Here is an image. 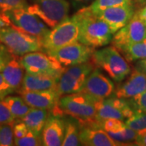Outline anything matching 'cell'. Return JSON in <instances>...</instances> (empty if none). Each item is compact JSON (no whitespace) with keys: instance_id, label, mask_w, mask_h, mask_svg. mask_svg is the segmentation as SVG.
I'll return each mask as SVG.
<instances>
[{"instance_id":"cell-1","label":"cell","mask_w":146,"mask_h":146,"mask_svg":"<svg viewBox=\"0 0 146 146\" xmlns=\"http://www.w3.org/2000/svg\"><path fill=\"white\" fill-rule=\"evenodd\" d=\"M76 14L80 23L79 42L94 49L111 42L114 34L109 25L94 15L88 6L80 8Z\"/></svg>"},{"instance_id":"cell-2","label":"cell","mask_w":146,"mask_h":146,"mask_svg":"<svg viewBox=\"0 0 146 146\" xmlns=\"http://www.w3.org/2000/svg\"><path fill=\"white\" fill-rule=\"evenodd\" d=\"M51 114L72 117L80 125L98 124L96 120L95 102L81 92L61 96Z\"/></svg>"},{"instance_id":"cell-3","label":"cell","mask_w":146,"mask_h":146,"mask_svg":"<svg viewBox=\"0 0 146 146\" xmlns=\"http://www.w3.org/2000/svg\"><path fill=\"white\" fill-rule=\"evenodd\" d=\"M90 60L116 82H122L131 72L130 65L114 46L94 50Z\"/></svg>"},{"instance_id":"cell-4","label":"cell","mask_w":146,"mask_h":146,"mask_svg":"<svg viewBox=\"0 0 146 146\" xmlns=\"http://www.w3.org/2000/svg\"><path fill=\"white\" fill-rule=\"evenodd\" d=\"M0 42L12 54L20 57L28 53L43 50L40 37L23 32L12 25L0 29Z\"/></svg>"},{"instance_id":"cell-5","label":"cell","mask_w":146,"mask_h":146,"mask_svg":"<svg viewBox=\"0 0 146 146\" xmlns=\"http://www.w3.org/2000/svg\"><path fill=\"white\" fill-rule=\"evenodd\" d=\"M80 23L76 14L68 16L57 25L51 28L42 39L46 52L79 41Z\"/></svg>"},{"instance_id":"cell-6","label":"cell","mask_w":146,"mask_h":146,"mask_svg":"<svg viewBox=\"0 0 146 146\" xmlns=\"http://www.w3.org/2000/svg\"><path fill=\"white\" fill-rule=\"evenodd\" d=\"M28 10L37 16L49 28H54L67 18L70 11L68 0H31Z\"/></svg>"},{"instance_id":"cell-7","label":"cell","mask_w":146,"mask_h":146,"mask_svg":"<svg viewBox=\"0 0 146 146\" xmlns=\"http://www.w3.org/2000/svg\"><path fill=\"white\" fill-rule=\"evenodd\" d=\"M94 67L91 60L86 63L66 67L58 80L56 91L58 96L61 97L66 94L80 92L86 79Z\"/></svg>"},{"instance_id":"cell-8","label":"cell","mask_w":146,"mask_h":146,"mask_svg":"<svg viewBox=\"0 0 146 146\" xmlns=\"http://www.w3.org/2000/svg\"><path fill=\"white\" fill-rule=\"evenodd\" d=\"M26 72L36 75L50 76L58 79L65 67L48 53L34 51L20 57Z\"/></svg>"},{"instance_id":"cell-9","label":"cell","mask_w":146,"mask_h":146,"mask_svg":"<svg viewBox=\"0 0 146 146\" xmlns=\"http://www.w3.org/2000/svg\"><path fill=\"white\" fill-rule=\"evenodd\" d=\"M12 25L23 32L41 39L50 30V28L43 21L28 8H21L5 12Z\"/></svg>"},{"instance_id":"cell-10","label":"cell","mask_w":146,"mask_h":146,"mask_svg":"<svg viewBox=\"0 0 146 146\" xmlns=\"http://www.w3.org/2000/svg\"><path fill=\"white\" fill-rule=\"evenodd\" d=\"M115 91L114 82L108 78L100 68L94 67L86 79L80 92L94 102H98L111 97L115 94Z\"/></svg>"},{"instance_id":"cell-11","label":"cell","mask_w":146,"mask_h":146,"mask_svg":"<svg viewBox=\"0 0 146 146\" xmlns=\"http://www.w3.org/2000/svg\"><path fill=\"white\" fill-rule=\"evenodd\" d=\"M94 51V48L78 41L46 53L66 68L88 62L91 59Z\"/></svg>"},{"instance_id":"cell-12","label":"cell","mask_w":146,"mask_h":146,"mask_svg":"<svg viewBox=\"0 0 146 146\" xmlns=\"http://www.w3.org/2000/svg\"><path fill=\"white\" fill-rule=\"evenodd\" d=\"M96 120L106 119H119L126 120L134 114L129 102L119 98H107L95 102Z\"/></svg>"},{"instance_id":"cell-13","label":"cell","mask_w":146,"mask_h":146,"mask_svg":"<svg viewBox=\"0 0 146 146\" xmlns=\"http://www.w3.org/2000/svg\"><path fill=\"white\" fill-rule=\"evenodd\" d=\"M146 39V25L136 15L125 26L121 28L113 35L112 45L119 50L122 47L133 43L140 42Z\"/></svg>"},{"instance_id":"cell-14","label":"cell","mask_w":146,"mask_h":146,"mask_svg":"<svg viewBox=\"0 0 146 146\" xmlns=\"http://www.w3.org/2000/svg\"><path fill=\"white\" fill-rule=\"evenodd\" d=\"M101 20L105 21L113 34L121 28L125 26L135 14V7L133 5L118 6L109 7L94 13Z\"/></svg>"},{"instance_id":"cell-15","label":"cell","mask_w":146,"mask_h":146,"mask_svg":"<svg viewBox=\"0 0 146 146\" xmlns=\"http://www.w3.org/2000/svg\"><path fill=\"white\" fill-rule=\"evenodd\" d=\"M80 141L81 145L85 146H118L108 133L102 129L99 124L80 125Z\"/></svg>"},{"instance_id":"cell-16","label":"cell","mask_w":146,"mask_h":146,"mask_svg":"<svg viewBox=\"0 0 146 146\" xmlns=\"http://www.w3.org/2000/svg\"><path fill=\"white\" fill-rule=\"evenodd\" d=\"M65 132V119L63 116L50 114L42 131V145H62Z\"/></svg>"},{"instance_id":"cell-17","label":"cell","mask_w":146,"mask_h":146,"mask_svg":"<svg viewBox=\"0 0 146 146\" xmlns=\"http://www.w3.org/2000/svg\"><path fill=\"white\" fill-rule=\"evenodd\" d=\"M27 104L33 108L49 110L52 112L56 108L59 96L56 90L25 91L19 92Z\"/></svg>"},{"instance_id":"cell-18","label":"cell","mask_w":146,"mask_h":146,"mask_svg":"<svg viewBox=\"0 0 146 146\" xmlns=\"http://www.w3.org/2000/svg\"><path fill=\"white\" fill-rule=\"evenodd\" d=\"M146 91V75L134 68L130 76L119 84L115 91V97L130 99Z\"/></svg>"},{"instance_id":"cell-19","label":"cell","mask_w":146,"mask_h":146,"mask_svg":"<svg viewBox=\"0 0 146 146\" xmlns=\"http://www.w3.org/2000/svg\"><path fill=\"white\" fill-rule=\"evenodd\" d=\"M25 68L21 62L20 56L12 54V57L2 71L6 82L14 93L21 91L22 82L25 76Z\"/></svg>"},{"instance_id":"cell-20","label":"cell","mask_w":146,"mask_h":146,"mask_svg":"<svg viewBox=\"0 0 146 146\" xmlns=\"http://www.w3.org/2000/svg\"><path fill=\"white\" fill-rule=\"evenodd\" d=\"M58 79L44 75L26 72L24 76L21 90L25 91H48L57 90Z\"/></svg>"},{"instance_id":"cell-21","label":"cell","mask_w":146,"mask_h":146,"mask_svg":"<svg viewBox=\"0 0 146 146\" xmlns=\"http://www.w3.org/2000/svg\"><path fill=\"white\" fill-rule=\"evenodd\" d=\"M51 114L49 110L33 108L27 112V114L21 119L27 126V127L35 132L36 134L41 135L43 127L46 123L47 119Z\"/></svg>"},{"instance_id":"cell-22","label":"cell","mask_w":146,"mask_h":146,"mask_svg":"<svg viewBox=\"0 0 146 146\" xmlns=\"http://www.w3.org/2000/svg\"><path fill=\"white\" fill-rule=\"evenodd\" d=\"M80 125L77 120L72 117L65 119V132L63 137V146L81 145L80 141Z\"/></svg>"},{"instance_id":"cell-23","label":"cell","mask_w":146,"mask_h":146,"mask_svg":"<svg viewBox=\"0 0 146 146\" xmlns=\"http://www.w3.org/2000/svg\"><path fill=\"white\" fill-rule=\"evenodd\" d=\"M119 51L123 54V57L128 62H135L146 58V39L122 47Z\"/></svg>"},{"instance_id":"cell-24","label":"cell","mask_w":146,"mask_h":146,"mask_svg":"<svg viewBox=\"0 0 146 146\" xmlns=\"http://www.w3.org/2000/svg\"><path fill=\"white\" fill-rule=\"evenodd\" d=\"M3 102L8 106L16 119H22L31 108L23 99V98L19 96H11L10 94L3 99Z\"/></svg>"},{"instance_id":"cell-25","label":"cell","mask_w":146,"mask_h":146,"mask_svg":"<svg viewBox=\"0 0 146 146\" xmlns=\"http://www.w3.org/2000/svg\"><path fill=\"white\" fill-rule=\"evenodd\" d=\"M126 5L134 6V0H94L89 8L93 13H96L109 7Z\"/></svg>"},{"instance_id":"cell-26","label":"cell","mask_w":146,"mask_h":146,"mask_svg":"<svg viewBox=\"0 0 146 146\" xmlns=\"http://www.w3.org/2000/svg\"><path fill=\"white\" fill-rule=\"evenodd\" d=\"M113 140L119 143L120 145H127L128 143H132L136 141L138 132L136 131L131 129L130 127H126L125 128L119 132L116 133H108Z\"/></svg>"},{"instance_id":"cell-27","label":"cell","mask_w":146,"mask_h":146,"mask_svg":"<svg viewBox=\"0 0 146 146\" xmlns=\"http://www.w3.org/2000/svg\"><path fill=\"white\" fill-rule=\"evenodd\" d=\"M125 124L136 131L146 130V112L140 110L135 111L130 118L125 120Z\"/></svg>"},{"instance_id":"cell-28","label":"cell","mask_w":146,"mask_h":146,"mask_svg":"<svg viewBox=\"0 0 146 146\" xmlns=\"http://www.w3.org/2000/svg\"><path fill=\"white\" fill-rule=\"evenodd\" d=\"M99 126L107 133L119 132L125 128L126 124L123 120L119 119H106L97 121Z\"/></svg>"},{"instance_id":"cell-29","label":"cell","mask_w":146,"mask_h":146,"mask_svg":"<svg viewBox=\"0 0 146 146\" xmlns=\"http://www.w3.org/2000/svg\"><path fill=\"white\" fill-rule=\"evenodd\" d=\"M14 145L16 146H40L42 145V136L29 130L25 136L19 139H14Z\"/></svg>"},{"instance_id":"cell-30","label":"cell","mask_w":146,"mask_h":146,"mask_svg":"<svg viewBox=\"0 0 146 146\" xmlns=\"http://www.w3.org/2000/svg\"><path fill=\"white\" fill-rule=\"evenodd\" d=\"M14 145L13 123L0 124V146Z\"/></svg>"},{"instance_id":"cell-31","label":"cell","mask_w":146,"mask_h":146,"mask_svg":"<svg viewBox=\"0 0 146 146\" xmlns=\"http://www.w3.org/2000/svg\"><path fill=\"white\" fill-rule=\"evenodd\" d=\"M28 6L27 0H0V12L5 13L9 11L25 8Z\"/></svg>"},{"instance_id":"cell-32","label":"cell","mask_w":146,"mask_h":146,"mask_svg":"<svg viewBox=\"0 0 146 146\" xmlns=\"http://www.w3.org/2000/svg\"><path fill=\"white\" fill-rule=\"evenodd\" d=\"M128 102L134 111L140 110L146 112V91L130 98Z\"/></svg>"},{"instance_id":"cell-33","label":"cell","mask_w":146,"mask_h":146,"mask_svg":"<svg viewBox=\"0 0 146 146\" xmlns=\"http://www.w3.org/2000/svg\"><path fill=\"white\" fill-rule=\"evenodd\" d=\"M15 117L11 114L8 106L3 100H0V124L11 123L15 121Z\"/></svg>"},{"instance_id":"cell-34","label":"cell","mask_w":146,"mask_h":146,"mask_svg":"<svg viewBox=\"0 0 146 146\" xmlns=\"http://www.w3.org/2000/svg\"><path fill=\"white\" fill-rule=\"evenodd\" d=\"M29 128L27 127L25 123L21 119H16L13 122V133L14 139H19L24 136H25L29 131Z\"/></svg>"},{"instance_id":"cell-35","label":"cell","mask_w":146,"mask_h":146,"mask_svg":"<svg viewBox=\"0 0 146 146\" xmlns=\"http://www.w3.org/2000/svg\"><path fill=\"white\" fill-rule=\"evenodd\" d=\"M12 57V54L8 50V49L0 42V72L3 71L6 64L8 63Z\"/></svg>"},{"instance_id":"cell-36","label":"cell","mask_w":146,"mask_h":146,"mask_svg":"<svg viewBox=\"0 0 146 146\" xmlns=\"http://www.w3.org/2000/svg\"><path fill=\"white\" fill-rule=\"evenodd\" d=\"M13 94L10 86L6 82L2 72H0V100H3L7 96Z\"/></svg>"},{"instance_id":"cell-37","label":"cell","mask_w":146,"mask_h":146,"mask_svg":"<svg viewBox=\"0 0 146 146\" xmlns=\"http://www.w3.org/2000/svg\"><path fill=\"white\" fill-rule=\"evenodd\" d=\"M138 135L136 137V141L134 142L135 145L146 146V130L137 131Z\"/></svg>"},{"instance_id":"cell-38","label":"cell","mask_w":146,"mask_h":146,"mask_svg":"<svg viewBox=\"0 0 146 146\" xmlns=\"http://www.w3.org/2000/svg\"><path fill=\"white\" fill-rule=\"evenodd\" d=\"M135 15H136L137 17L143 21L146 25V4L136 8L135 10Z\"/></svg>"},{"instance_id":"cell-39","label":"cell","mask_w":146,"mask_h":146,"mask_svg":"<svg viewBox=\"0 0 146 146\" xmlns=\"http://www.w3.org/2000/svg\"><path fill=\"white\" fill-rule=\"evenodd\" d=\"M11 25L9 18L6 15L5 13L0 12V29H3L4 27Z\"/></svg>"},{"instance_id":"cell-40","label":"cell","mask_w":146,"mask_h":146,"mask_svg":"<svg viewBox=\"0 0 146 146\" xmlns=\"http://www.w3.org/2000/svg\"><path fill=\"white\" fill-rule=\"evenodd\" d=\"M135 68L137 69L138 71L141 72L145 73L146 75V58L138 60V62L136 64Z\"/></svg>"},{"instance_id":"cell-41","label":"cell","mask_w":146,"mask_h":146,"mask_svg":"<svg viewBox=\"0 0 146 146\" xmlns=\"http://www.w3.org/2000/svg\"><path fill=\"white\" fill-rule=\"evenodd\" d=\"M74 6L80 7V8L83 7V6L87 7L89 3H92L94 0H72Z\"/></svg>"},{"instance_id":"cell-42","label":"cell","mask_w":146,"mask_h":146,"mask_svg":"<svg viewBox=\"0 0 146 146\" xmlns=\"http://www.w3.org/2000/svg\"><path fill=\"white\" fill-rule=\"evenodd\" d=\"M146 0H134V6H135V10L136 8L140 7L141 6L145 5Z\"/></svg>"}]
</instances>
